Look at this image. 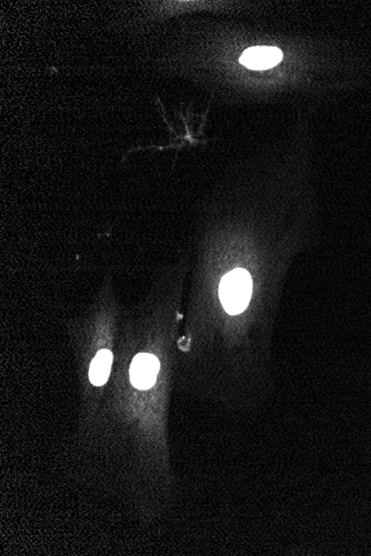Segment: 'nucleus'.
<instances>
[{
    "mask_svg": "<svg viewBox=\"0 0 371 556\" xmlns=\"http://www.w3.org/2000/svg\"><path fill=\"white\" fill-rule=\"evenodd\" d=\"M158 371V359L148 354H138L131 364V383L135 388L148 390L155 383Z\"/></svg>",
    "mask_w": 371,
    "mask_h": 556,
    "instance_id": "obj_2",
    "label": "nucleus"
},
{
    "mask_svg": "<svg viewBox=\"0 0 371 556\" xmlns=\"http://www.w3.org/2000/svg\"><path fill=\"white\" fill-rule=\"evenodd\" d=\"M253 291V281L246 270L237 269L223 277L219 289L221 304L227 312L238 314L248 306Z\"/></svg>",
    "mask_w": 371,
    "mask_h": 556,
    "instance_id": "obj_1",
    "label": "nucleus"
},
{
    "mask_svg": "<svg viewBox=\"0 0 371 556\" xmlns=\"http://www.w3.org/2000/svg\"><path fill=\"white\" fill-rule=\"evenodd\" d=\"M113 364V354L109 350H101L91 364L89 379L93 386H101L108 380Z\"/></svg>",
    "mask_w": 371,
    "mask_h": 556,
    "instance_id": "obj_4",
    "label": "nucleus"
},
{
    "mask_svg": "<svg viewBox=\"0 0 371 556\" xmlns=\"http://www.w3.org/2000/svg\"><path fill=\"white\" fill-rule=\"evenodd\" d=\"M283 53L275 47L248 48L240 57V63L253 71H265L278 65Z\"/></svg>",
    "mask_w": 371,
    "mask_h": 556,
    "instance_id": "obj_3",
    "label": "nucleus"
}]
</instances>
